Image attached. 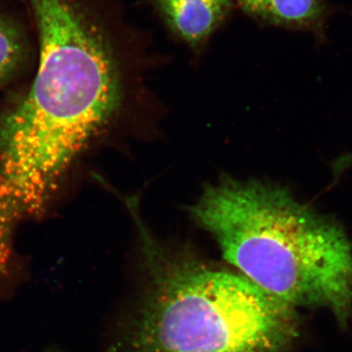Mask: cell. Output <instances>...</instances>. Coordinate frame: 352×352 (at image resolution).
Masks as SVG:
<instances>
[{
  "instance_id": "obj_1",
  "label": "cell",
  "mask_w": 352,
  "mask_h": 352,
  "mask_svg": "<svg viewBox=\"0 0 352 352\" xmlns=\"http://www.w3.org/2000/svg\"><path fill=\"white\" fill-rule=\"evenodd\" d=\"M241 275L292 307L322 308L339 323L352 311V245L342 227L287 190L226 179L192 208Z\"/></svg>"
},
{
  "instance_id": "obj_2",
  "label": "cell",
  "mask_w": 352,
  "mask_h": 352,
  "mask_svg": "<svg viewBox=\"0 0 352 352\" xmlns=\"http://www.w3.org/2000/svg\"><path fill=\"white\" fill-rule=\"evenodd\" d=\"M161 258L132 329L133 352H282L298 335L296 308L243 275Z\"/></svg>"
},
{
  "instance_id": "obj_3",
  "label": "cell",
  "mask_w": 352,
  "mask_h": 352,
  "mask_svg": "<svg viewBox=\"0 0 352 352\" xmlns=\"http://www.w3.org/2000/svg\"><path fill=\"white\" fill-rule=\"evenodd\" d=\"M156 3L171 31L195 46L219 27L232 0H156Z\"/></svg>"
},
{
  "instance_id": "obj_4",
  "label": "cell",
  "mask_w": 352,
  "mask_h": 352,
  "mask_svg": "<svg viewBox=\"0 0 352 352\" xmlns=\"http://www.w3.org/2000/svg\"><path fill=\"white\" fill-rule=\"evenodd\" d=\"M245 13L273 25L321 34L330 13L324 0H237Z\"/></svg>"
},
{
  "instance_id": "obj_5",
  "label": "cell",
  "mask_w": 352,
  "mask_h": 352,
  "mask_svg": "<svg viewBox=\"0 0 352 352\" xmlns=\"http://www.w3.org/2000/svg\"><path fill=\"white\" fill-rule=\"evenodd\" d=\"M28 55V43L19 25L0 13V87L22 68Z\"/></svg>"
},
{
  "instance_id": "obj_6",
  "label": "cell",
  "mask_w": 352,
  "mask_h": 352,
  "mask_svg": "<svg viewBox=\"0 0 352 352\" xmlns=\"http://www.w3.org/2000/svg\"><path fill=\"white\" fill-rule=\"evenodd\" d=\"M340 163H342V166H344V168H347L349 170V168L352 166V153L351 154L344 155V156L342 157L340 159Z\"/></svg>"
},
{
  "instance_id": "obj_7",
  "label": "cell",
  "mask_w": 352,
  "mask_h": 352,
  "mask_svg": "<svg viewBox=\"0 0 352 352\" xmlns=\"http://www.w3.org/2000/svg\"><path fill=\"white\" fill-rule=\"evenodd\" d=\"M43 352H64L63 349H60V347L58 346H50L48 347L47 349H46L45 351Z\"/></svg>"
}]
</instances>
